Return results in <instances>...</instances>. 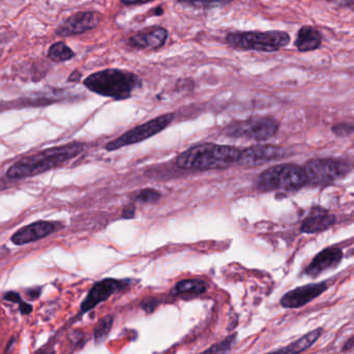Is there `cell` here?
I'll return each instance as SVG.
<instances>
[{"instance_id":"cell-1","label":"cell","mask_w":354,"mask_h":354,"mask_svg":"<svg viewBox=\"0 0 354 354\" xmlns=\"http://www.w3.org/2000/svg\"><path fill=\"white\" fill-rule=\"evenodd\" d=\"M84 145L82 143H70L46 149L37 155L29 156L16 162L10 166L6 176L10 179H23L39 176L74 159L82 153Z\"/></svg>"},{"instance_id":"cell-2","label":"cell","mask_w":354,"mask_h":354,"mask_svg":"<svg viewBox=\"0 0 354 354\" xmlns=\"http://www.w3.org/2000/svg\"><path fill=\"white\" fill-rule=\"evenodd\" d=\"M241 151L227 145H196L181 153L176 160L177 166L187 170H216L230 167L239 161Z\"/></svg>"},{"instance_id":"cell-3","label":"cell","mask_w":354,"mask_h":354,"mask_svg":"<svg viewBox=\"0 0 354 354\" xmlns=\"http://www.w3.org/2000/svg\"><path fill=\"white\" fill-rule=\"evenodd\" d=\"M87 89L114 100H126L135 89L142 85V81L134 73L118 68H107L89 75L84 80Z\"/></svg>"},{"instance_id":"cell-4","label":"cell","mask_w":354,"mask_h":354,"mask_svg":"<svg viewBox=\"0 0 354 354\" xmlns=\"http://www.w3.org/2000/svg\"><path fill=\"white\" fill-rule=\"evenodd\" d=\"M226 43L234 49L276 52L290 43L285 31H237L226 35Z\"/></svg>"},{"instance_id":"cell-5","label":"cell","mask_w":354,"mask_h":354,"mask_svg":"<svg viewBox=\"0 0 354 354\" xmlns=\"http://www.w3.org/2000/svg\"><path fill=\"white\" fill-rule=\"evenodd\" d=\"M257 185L262 192H295L307 185V179L304 167L295 164H281L262 172Z\"/></svg>"},{"instance_id":"cell-6","label":"cell","mask_w":354,"mask_h":354,"mask_svg":"<svg viewBox=\"0 0 354 354\" xmlns=\"http://www.w3.org/2000/svg\"><path fill=\"white\" fill-rule=\"evenodd\" d=\"M307 185L324 187L340 180L351 171V165L342 160H310L305 167Z\"/></svg>"},{"instance_id":"cell-7","label":"cell","mask_w":354,"mask_h":354,"mask_svg":"<svg viewBox=\"0 0 354 354\" xmlns=\"http://www.w3.org/2000/svg\"><path fill=\"white\" fill-rule=\"evenodd\" d=\"M279 131V122L268 116H255L249 120L234 122L225 129V134L229 137H243L256 141H266L276 136Z\"/></svg>"},{"instance_id":"cell-8","label":"cell","mask_w":354,"mask_h":354,"mask_svg":"<svg viewBox=\"0 0 354 354\" xmlns=\"http://www.w3.org/2000/svg\"><path fill=\"white\" fill-rule=\"evenodd\" d=\"M174 120V114L172 113L158 116L155 120L140 124V126L124 133L118 138L110 141L106 145L105 149L108 151H113L128 147V145H136V143L141 142V141L147 140V139L151 138V137L155 136V135L159 134L160 132L165 130Z\"/></svg>"},{"instance_id":"cell-9","label":"cell","mask_w":354,"mask_h":354,"mask_svg":"<svg viewBox=\"0 0 354 354\" xmlns=\"http://www.w3.org/2000/svg\"><path fill=\"white\" fill-rule=\"evenodd\" d=\"M130 282L124 280H116V279H104L95 283L91 290L87 293L86 297L80 305V314H86L87 312L97 308L100 304L109 299L115 293L124 290L129 287Z\"/></svg>"},{"instance_id":"cell-10","label":"cell","mask_w":354,"mask_h":354,"mask_svg":"<svg viewBox=\"0 0 354 354\" xmlns=\"http://www.w3.org/2000/svg\"><path fill=\"white\" fill-rule=\"evenodd\" d=\"M328 289L326 282L311 283L297 287L285 293L280 299V305L285 309H299L319 297Z\"/></svg>"},{"instance_id":"cell-11","label":"cell","mask_w":354,"mask_h":354,"mask_svg":"<svg viewBox=\"0 0 354 354\" xmlns=\"http://www.w3.org/2000/svg\"><path fill=\"white\" fill-rule=\"evenodd\" d=\"M284 156L285 151L282 147L270 145H254L241 151L237 164L243 168L257 167L274 160L281 159Z\"/></svg>"},{"instance_id":"cell-12","label":"cell","mask_w":354,"mask_h":354,"mask_svg":"<svg viewBox=\"0 0 354 354\" xmlns=\"http://www.w3.org/2000/svg\"><path fill=\"white\" fill-rule=\"evenodd\" d=\"M102 14L99 12H80L68 17L57 29L56 35L59 37H72L82 35L99 26Z\"/></svg>"},{"instance_id":"cell-13","label":"cell","mask_w":354,"mask_h":354,"mask_svg":"<svg viewBox=\"0 0 354 354\" xmlns=\"http://www.w3.org/2000/svg\"><path fill=\"white\" fill-rule=\"evenodd\" d=\"M168 35L169 33L164 27H149L131 35L128 39V45L139 50L161 49L165 46Z\"/></svg>"},{"instance_id":"cell-14","label":"cell","mask_w":354,"mask_h":354,"mask_svg":"<svg viewBox=\"0 0 354 354\" xmlns=\"http://www.w3.org/2000/svg\"><path fill=\"white\" fill-rule=\"evenodd\" d=\"M343 256L340 248H326L313 258L304 272L310 278H317L328 270H335L342 262Z\"/></svg>"},{"instance_id":"cell-15","label":"cell","mask_w":354,"mask_h":354,"mask_svg":"<svg viewBox=\"0 0 354 354\" xmlns=\"http://www.w3.org/2000/svg\"><path fill=\"white\" fill-rule=\"evenodd\" d=\"M59 224L48 221H37L32 224L27 225L19 229L12 234L10 241L17 245H27L29 243L39 241L48 235L52 234L59 228Z\"/></svg>"},{"instance_id":"cell-16","label":"cell","mask_w":354,"mask_h":354,"mask_svg":"<svg viewBox=\"0 0 354 354\" xmlns=\"http://www.w3.org/2000/svg\"><path fill=\"white\" fill-rule=\"evenodd\" d=\"M336 216L328 214L326 210H318L308 216L301 224V232L307 234H315V233L324 232L330 227L336 224Z\"/></svg>"},{"instance_id":"cell-17","label":"cell","mask_w":354,"mask_h":354,"mask_svg":"<svg viewBox=\"0 0 354 354\" xmlns=\"http://www.w3.org/2000/svg\"><path fill=\"white\" fill-rule=\"evenodd\" d=\"M324 334V328H318L316 330H311L308 334L304 335L297 340L293 341L287 346L282 348L277 349V351H270L266 354H301L305 353L308 349L311 348L314 344L317 343L322 335Z\"/></svg>"},{"instance_id":"cell-18","label":"cell","mask_w":354,"mask_h":354,"mask_svg":"<svg viewBox=\"0 0 354 354\" xmlns=\"http://www.w3.org/2000/svg\"><path fill=\"white\" fill-rule=\"evenodd\" d=\"M207 291V284L199 279H187L181 280L174 285L170 291L171 297H181L183 299H193L199 297Z\"/></svg>"},{"instance_id":"cell-19","label":"cell","mask_w":354,"mask_h":354,"mask_svg":"<svg viewBox=\"0 0 354 354\" xmlns=\"http://www.w3.org/2000/svg\"><path fill=\"white\" fill-rule=\"evenodd\" d=\"M322 45V35L317 29L311 26H304L297 33V46L299 51L309 52L317 49Z\"/></svg>"},{"instance_id":"cell-20","label":"cell","mask_w":354,"mask_h":354,"mask_svg":"<svg viewBox=\"0 0 354 354\" xmlns=\"http://www.w3.org/2000/svg\"><path fill=\"white\" fill-rule=\"evenodd\" d=\"M47 55L52 62H64L73 59L76 54L64 41H57L49 48Z\"/></svg>"},{"instance_id":"cell-21","label":"cell","mask_w":354,"mask_h":354,"mask_svg":"<svg viewBox=\"0 0 354 354\" xmlns=\"http://www.w3.org/2000/svg\"><path fill=\"white\" fill-rule=\"evenodd\" d=\"M114 324V316L107 315L100 320L99 324L95 326L93 330L95 344L99 345L105 342L106 339L109 336Z\"/></svg>"},{"instance_id":"cell-22","label":"cell","mask_w":354,"mask_h":354,"mask_svg":"<svg viewBox=\"0 0 354 354\" xmlns=\"http://www.w3.org/2000/svg\"><path fill=\"white\" fill-rule=\"evenodd\" d=\"M237 333L229 335L228 337L216 344L212 345L209 348L205 349L199 354H229L236 344Z\"/></svg>"},{"instance_id":"cell-23","label":"cell","mask_w":354,"mask_h":354,"mask_svg":"<svg viewBox=\"0 0 354 354\" xmlns=\"http://www.w3.org/2000/svg\"><path fill=\"white\" fill-rule=\"evenodd\" d=\"M176 1L193 8H214L230 4L233 0H176Z\"/></svg>"},{"instance_id":"cell-24","label":"cell","mask_w":354,"mask_h":354,"mask_svg":"<svg viewBox=\"0 0 354 354\" xmlns=\"http://www.w3.org/2000/svg\"><path fill=\"white\" fill-rule=\"evenodd\" d=\"M3 299L4 301H10V303L17 304L19 307V311H20V313L22 314L23 316L29 315V314L32 312V306L23 301L22 297H21V295H19L18 292H15V291L6 292V295H3Z\"/></svg>"},{"instance_id":"cell-25","label":"cell","mask_w":354,"mask_h":354,"mask_svg":"<svg viewBox=\"0 0 354 354\" xmlns=\"http://www.w3.org/2000/svg\"><path fill=\"white\" fill-rule=\"evenodd\" d=\"M161 198L160 192L153 189H141L140 192L135 195V201L141 202V203H153L158 201Z\"/></svg>"},{"instance_id":"cell-26","label":"cell","mask_w":354,"mask_h":354,"mask_svg":"<svg viewBox=\"0 0 354 354\" xmlns=\"http://www.w3.org/2000/svg\"><path fill=\"white\" fill-rule=\"evenodd\" d=\"M332 131L337 136H351V135L354 134V124H347V122L335 124V126L333 127Z\"/></svg>"},{"instance_id":"cell-27","label":"cell","mask_w":354,"mask_h":354,"mask_svg":"<svg viewBox=\"0 0 354 354\" xmlns=\"http://www.w3.org/2000/svg\"><path fill=\"white\" fill-rule=\"evenodd\" d=\"M160 303H161V299H157V297H147L141 301L140 308L145 313L151 314L159 307Z\"/></svg>"},{"instance_id":"cell-28","label":"cell","mask_w":354,"mask_h":354,"mask_svg":"<svg viewBox=\"0 0 354 354\" xmlns=\"http://www.w3.org/2000/svg\"><path fill=\"white\" fill-rule=\"evenodd\" d=\"M333 6L338 8H351L354 6V0H328Z\"/></svg>"},{"instance_id":"cell-29","label":"cell","mask_w":354,"mask_h":354,"mask_svg":"<svg viewBox=\"0 0 354 354\" xmlns=\"http://www.w3.org/2000/svg\"><path fill=\"white\" fill-rule=\"evenodd\" d=\"M41 287H37V288L28 289V290L26 291V297L27 299H30V301H37V299L41 297Z\"/></svg>"},{"instance_id":"cell-30","label":"cell","mask_w":354,"mask_h":354,"mask_svg":"<svg viewBox=\"0 0 354 354\" xmlns=\"http://www.w3.org/2000/svg\"><path fill=\"white\" fill-rule=\"evenodd\" d=\"M135 206L133 204H130V205L126 206L124 207V212H122V218H134L135 216Z\"/></svg>"},{"instance_id":"cell-31","label":"cell","mask_w":354,"mask_h":354,"mask_svg":"<svg viewBox=\"0 0 354 354\" xmlns=\"http://www.w3.org/2000/svg\"><path fill=\"white\" fill-rule=\"evenodd\" d=\"M155 1V0H120L124 6H138V4L149 3V2Z\"/></svg>"},{"instance_id":"cell-32","label":"cell","mask_w":354,"mask_h":354,"mask_svg":"<svg viewBox=\"0 0 354 354\" xmlns=\"http://www.w3.org/2000/svg\"><path fill=\"white\" fill-rule=\"evenodd\" d=\"M354 351V336L351 337V338H349L348 340H347L346 342H345L342 346V351H344V353H348V351Z\"/></svg>"},{"instance_id":"cell-33","label":"cell","mask_w":354,"mask_h":354,"mask_svg":"<svg viewBox=\"0 0 354 354\" xmlns=\"http://www.w3.org/2000/svg\"><path fill=\"white\" fill-rule=\"evenodd\" d=\"M81 78V74L79 72H74L72 73V75H71L70 78H68V81H71V82H73V81H78L80 80Z\"/></svg>"},{"instance_id":"cell-34","label":"cell","mask_w":354,"mask_h":354,"mask_svg":"<svg viewBox=\"0 0 354 354\" xmlns=\"http://www.w3.org/2000/svg\"><path fill=\"white\" fill-rule=\"evenodd\" d=\"M37 354H55V351L51 348H44L41 351H37Z\"/></svg>"},{"instance_id":"cell-35","label":"cell","mask_w":354,"mask_h":354,"mask_svg":"<svg viewBox=\"0 0 354 354\" xmlns=\"http://www.w3.org/2000/svg\"><path fill=\"white\" fill-rule=\"evenodd\" d=\"M153 14H155V16H161V15L164 14L163 8H162V6H158V8L153 10Z\"/></svg>"}]
</instances>
